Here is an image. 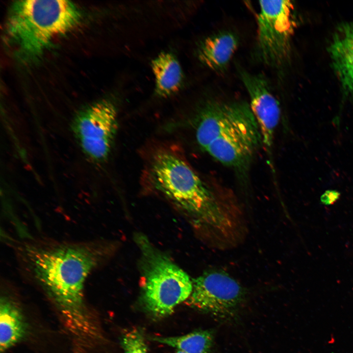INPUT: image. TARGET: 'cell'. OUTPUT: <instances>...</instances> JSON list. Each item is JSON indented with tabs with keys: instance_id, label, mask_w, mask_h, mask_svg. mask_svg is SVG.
I'll list each match as a JSON object with an SVG mask.
<instances>
[{
	"instance_id": "9c48e42d",
	"label": "cell",
	"mask_w": 353,
	"mask_h": 353,
	"mask_svg": "<svg viewBox=\"0 0 353 353\" xmlns=\"http://www.w3.org/2000/svg\"><path fill=\"white\" fill-rule=\"evenodd\" d=\"M240 78L249 94L250 106L259 126L262 143L271 154L275 130L279 122L280 110L278 101L272 94L266 77L239 70Z\"/></svg>"
},
{
	"instance_id": "5b68a950",
	"label": "cell",
	"mask_w": 353,
	"mask_h": 353,
	"mask_svg": "<svg viewBox=\"0 0 353 353\" xmlns=\"http://www.w3.org/2000/svg\"><path fill=\"white\" fill-rule=\"evenodd\" d=\"M257 55L263 63L278 67L286 61L294 31V5L290 0L259 1Z\"/></svg>"
},
{
	"instance_id": "e0dca14e",
	"label": "cell",
	"mask_w": 353,
	"mask_h": 353,
	"mask_svg": "<svg viewBox=\"0 0 353 353\" xmlns=\"http://www.w3.org/2000/svg\"><path fill=\"white\" fill-rule=\"evenodd\" d=\"M340 193L336 190H328L323 193L320 198L322 204L329 205L334 204L340 198Z\"/></svg>"
},
{
	"instance_id": "9a60e30c",
	"label": "cell",
	"mask_w": 353,
	"mask_h": 353,
	"mask_svg": "<svg viewBox=\"0 0 353 353\" xmlns=\"http://www.w3.org/2000/svg\"><path fill=\"white\" fill-rule=\"evenodd\" d=\"M211 331L198 330L174 337H152L151 340L176 348L186 353H209L213 345Z\"/></svg>"
},
{
	"instance_id": "8fae6325",
	"label": "cell",
	"mask_w": 353,
	"mask_h": 353,
	"mask_svg": "<svg viewBox=\"0 0 353 353\" xmlns=\"http://www.w3.org/2000/svg\"><path fill=\"white\" fill-rule=\"evenodd\" d=\"M328 52L344 94L353 95V23L342 24L338 28Z\"/></svg>"
},
{
	"instance_id": "30bf717a",
	"label": "cell",
	"mask_w": 353,
	"mask_h": 353,
	"mask_svg": "<svg viewBox=\"0 0 353 353\" xmlns=\"http://www.w3.org/2000/svg\"><path fill=\"white\" fill-rule=\"evenodd\" d=\"M244 101H208L199 110L195 121L197 142L203 150L227 129L238 123L250 110Z\"/></svg>"
},
{
	"instance_id": "7c38bea8",
	"label": "cell",
	"mask_w": 353,
	"mask_h": 353,
	"mask_svg": "<svg viewBox=\"0 0 353 353\" xmlns=\"http://www.w3.org/2000/svg\"><path fill=\"white\" fill-rule=\"evenodd\" d=\"M238 46V38L232 32L223 31L202 41L197 50L199 60L218 73L226 70Z\"/></svg>"
},
{
	"instance_id": "52a82bcc",
	"label": "cell",
	"mask_w": 353,
	"mask_h": 353,
	"mask_svg": "<svg viewBox=\"0 0 353 353\" xmlns=\"http://www.w3.org/2000/svg\"><path fill=\"white\" fill-rule=\"evenodd\" d=\"M117 127L116 107L108 100L96 102L83 109L73 123L74 133L82 151L99 162L108 157Z\"/></svg>"
},
{
	"instance_id": "5bb4252c",
	"label": "cell",
	"mask_w": 353,
	"mask_h": 353,
	"mask_svg": "<svg viewBox=\"0 0 353 353\" xmlns=\"http://www.w3.org/2000/svg\"><path fill=\"white\" fill-rule=\"evenodd\" d=\"M155 78V94L168 97L177 92L182 86L183 74L176 56L171 52H160L151 62Z\"/></svg>"
},
{
	"instance_id": "7a4b0ae2",
	"label": "cell",
	"mask_w": 353,
	"mask_h": 353,
	"mask_svg": "<svg viewBox=\"0 0 353 353\" xmlns=\"http://www.w3.org/2000/svg\"><path fill=\"white\" fill-rule=\"evenodd\" d=\"M100 243L27 247L25 257L32 276L54 303L67 328L78 338L98 333L84 302L86 278L108 254Z\"/></svg>"
},
{
	"instance_id": "2e32d148",
	"label": "cell",
	"mask_w": 353,
	"mask_h": 353,
	"mask_svg": "<svg viewBox=\"0 0 353 353\" xmlns=\"http://www.w3.org/2000/svg\"><path fill=\"white\" fill-rule=\"evenodd\" d=\"M121 345L124 353H148L143 333L141 329H133L122 338Z\"/></svg>"
},
{
	"instance_id": "277c9868",
	"label": "cell",
	"mask_w": 353,
	"mask_h": 353,
	"mask_svg": "<svg viewBox=\"0 0 353 353\" xmlns=\"http://www.w3.org/2000/svg\"><path fill=\"white\" fill-rule=\"evenodd\" d=\"M134 239L141 253L142 305L154 317L168 316L190 297L192 279L145 235L137 233Z\"/></svg>"
},
{
	"instance_id": "3957f363",
	"label": "cell",
	"mask_w": 353,
	"mask_h": 353,
	"mask_svg": "<svg viewBox=\"0 0 353 353\" xmlns=\"http://www.w3.org/2000/svg\"><path fill=\"white\" fill-rule=\"evenodd\" d=\"M81 13L71 1L22 0L11 5L5 26L8 45L21 61L38 60L53 39L73 29Z\"/></svg>"
},
{
	"instance_id": "ac0fdd59",
	"label": "cell",
	"mask_w": 353,
	"mask_h": 353,
	"mask_svg": "<svg viewBox=\"0 0 353 353\" xmlns=\"http://www.w3.org/2000/svg\"><path fill=\"white\" fill-rule=\"evenodd\" d=\"M185 353L184 352H183V351H180V350H177V351H176L175 353Z\"/></svg>"
},
{
	"instance_id": "4fadbf2b",
	"label": "cell",
	"mask_w": 353,
	"mask_h": 353,
	"mask_svg": "<svg viewBox=\"0 0 353 353\" xmlns=\"http://www.w3.org/2000/svg\"><path fill=\"white\" fill-rule=\"evenodd\" d=\"M27 333V325L21 309L11 298L3 296L0 301V351L9 350Z\"/></svg>"
},
{
	"instance_id": "8992f818",
	"label": "cell",
	"mask_w": 353,
	"mask_h": 353,
	"mask_svg": "<svg viewBox=\"0 0 353 353\" xmlns=\"http://www.w3.org/2000/svg\"><path fill=\"white\" fill-rule=\"evenodd\" d=\"M192 307L223 320L234 317L245 300L244 288L224 271L211 269L192 279Z\"/></svg>"
},
{
	"instance_id": "6da1fadb",
	"label": "cell",
	"mask_w": 353,
	"mask_h": 353,
	"mask_svg": "<svg viewBox=\"0 0 353 353\" xmlns=\"http://www.w3.org/2000/svg\"><path fill=\"white\" fill-rule=\"evenodd\" d=\"M142 180L145 187L183 212L200 236L212 248L232 249L246 237V217L237 201L228 194L210 188L177 150L167 146L155 149Z\"/></svg>"
},
{
	"instance_id": "ba28073f",
	"label": "cell",
	"mask_w": 353,
	"mask_h": 353,
	"mask_svg": "<svg viewBox=\"0 0 353 353\" xmlns=\"http://www.w3.org/2000/svg\"><path fill=\"white\" fill-rule=\"evenodd\" d=\"M262 143L259 126L251 110L204 151L222 164L244 174Z\"/></svg>"
}]
</instances>
